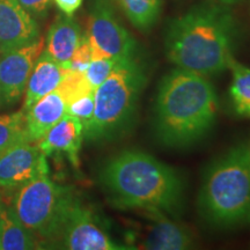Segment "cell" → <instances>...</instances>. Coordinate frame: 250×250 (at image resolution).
Returning <instances> with one entry per match:
<instances>
[{
    "instance_id": "cell-1",
    "label": "cell",
    "mask_w": 250,
    "mask_h": 250,
    "mask_svg": "<svg viewBox=\"0 0 250 250\" xmlns=\"http://www.w3.org/2000/svg\"><path fill=\"white\" fill-rule=\"evenodd\" d=\"M99 182L117 210L160 211L177 217L184 208V183L170 166L136 149H126L102 166Z\"/></svg>"
},
{
    "instance_id": "cell-2",
    "label": "cell",
    "mask_w": 250,
    "mask_h": 250,
    "mask_svg": "<svg viewBox=\"0 0 250 250\" xmlns=\"http://www.w3.org/2000/svg\"><path fill=\"white\" fill-rule=\"evenodd\" d=\"M214 86L195 72L174 68L162 78L153 109V130L166 147L182 149L199 143L217 121Z\"/></svg>"
},
{
    "instance_id": "cell-3",
    "label": "cell",
    "mask_w": 250,
    "mask_h": 250,
    "mask_svg": "<svg viewBox=\"0 0 250 250\" xmlns=\"http://www.w3.org/2000/svg\"><path fill=\"white\" fill-rule=\"evenodd\" d=\"M236 34L235 20L227 8L203 2L168 24L166 55L176 67L215 76L229 70Z\"/></svg>"
},
{
    "instance_id": "cell-4",
    "label": "cell",
    "mask_w": 250,
    "mask_h": 250,
    "mask_svg": "<svg viewBox=\"0 0 250 250\" xmlns=\"http://www.w3.org/2000/svg\"><path fill=\"white\" fill-rule=\"evenodd\" d=\"M198 211L215 228H233L250 219V148H230L208 168L198 196Z\"/></svg>"
},
{
    "instance_id": "cell-5",
    "label": "cell",
    "mask_w": 250,
    "mask_h": 250,
    "mask_svg": "<svg viewBox=\"0 0 250 250\" xmlns=\"http://www.w3.org/2000/svg\"><path fill=\"white\" fill-rule=\"evenodd\" d=\"M145 85V68L136 57L117 61L109 77L94 92V115L83 130V137L102 142L126 133L136 117Z\"/></svg>"
},
{
    "instance_id": "cell-6",
    "label": "cell",
    "mask_w": 250,
    "mask_h": 250,
    "mask_svg": "<svg viewBox=\"0 0 250 250\" xmlns=\"http://www.w3.org/2000/svg\"><path fill=\"white\" fill-rule=\"evenodd\" d=\"M76 197L73 190L55 183L45 173L19 188L12 197V208L40 249L50 248Z\"/></svg>"
},
{
    "instance_id": "cell-7",
    "label": "cell",
    "mask_w": 250,
    "mask_h": 250,
    "mask_svg": "<svg viewBox=\"0 0 250 250\" xmlns=\"http://www.w3.org/2000/svg\"><path fill=\"white\" fill-rule=\"evenodd\" d=\"M49 249L131 250L133 248L115 240L101 219L90 208L83 206L76 197Z\"/></svg>"
},
{
    "instance_id": "cell-8",
    "label": "cell",
    "mask_w": 250,
    "mask_h": 250,
    "mask_svg": "<svg viewBox=\"0 0 250 250\" xmlns=\"http://www.w3.org/2000/svg\"><path fill=\"white\" fill-rule=\"evenodd\" d=\"M86 35L92 49V59L107 57L120 61L136 57V42L117 21L108 0L94 1Z\"/></svg>"
},
{
    "instance_id": "cell-9",
    "label": "cell",
    "mask_w": 250,
    "mask_h": 250,
    "mask_svg": "<svg viewBox=\"0 0 250 250\" xmlns=\"http://www.w3.org/2000/svg\"><path fill=\"white\" fill-rule=\"evenodd\" d=\"M44 44L40 36L30 44L0 54V109L12 108L22 98Z\"/></svg>"
},
{
    "instance_id": "cell-10",
    "label": "cell",
    "mask_w": 250,
    "mask_h": 250,
    "mask_svg": "<svg viewBox=\"0 0 250 250\" xmlns=\"http://www.w3.org/2000/svg\"><path fill=\"white\" fill-rule=\"evenodd\" d=\"M49 173L46 156L37 143L22 142L0 153V191L15 192L41 174Z\"/></svg>"
},
{
    "instance_id": "cell-11",
    "label": "cell",
    "mask_w": 250,
    "mask_h": 250,
    "mask_svg": "<svg viewBox=\"0 0 250 250\" xmlns=\"http://www.w3.org/2000/svg\"><path fill=\"white\" fill-rule=\"evenodd\" d=\"M39 37L36 21L18 0H0V54L22 48Z\"/></svg>"
},
{
    "instance_id": "cell-12",
    "label": "cell",
    "mask_w": 250,
    "mask_h": 250,
    "mask_svg": "<svg viewBox=\"0 0 250 250\" xmlns=\"http://www.w3.org/2000/svg\"><path fill=\"white\" fill-rule=\"evenodd\" d=\"M149 219L138 242L139 248L151 250H186L195 242L189 230L164 212L144 211Z\"/></svg>"
},
{
    "instance_id": "cell-13",
    "label": "cell",
    "mask_w": 250,
    "mask_h": 250,
    "mask_svg": "<svg viewBox=\"0 0 250 250\" xmlns=\"http://www.w3.org/2000/svg\"><path fill=\"white\" fill-rule=\"evenodd\" d=\"M83 139V123L78 118L66 114L42 139L37 142V145L45 156L64 153L71 164L78 167Z\"/></svg>"
},
{
    "instance_id": "cell-14",
    "label": "cell",
    "mask_w": 250,
    "mask_h": 250,
    "mask_svg": "<svg viewBox=\"0 0 250 250\" xmlns=\"http://www.w3.org/2000/svg\"><path fill=\"white\" fill-rule=\"evenodd\" d=\"M67 114V104L57 89L46 94L24 112L30 142L37 143Z\"/></svg>"
},
{
    "instance_id": "cell-15",
    "label": "cell",
    "mask_w": 250,
    "mask_h": 250,
    "mask_svg": "<svg viewBox=\"0 0 250 250\" xmlns=\"http://www.w3.org/2000/svg\"><path fill=\"white\" fill-rule=\"evenodd\" d=\"M65 72H66V68L54 61L43 50L28 79L21 110L26 112L40 99L57 89L65 76Z\"/></svg>"
},
{
    "instance_id": "cell-16",
    "label": "cell",
    "mask_w": 250,
    "mask_h": 250,
    "mask_svg": "<svg viewBox=\"0 0 250 250\" xmlns=\"http://www.w3.org/2000/svg\"><path fill=\"white\" fill-rule=\"evenodd\" d=\"M83 39L79 24L68 15H58L46 36L44 51L61 65L70 61Z\"/></svg>"
},
{
    "instance_id": "cell-17",
    "label": "cell",
    "mask_w": 250,
    "mask_h": 250,
    "mask_svg": "<svg viewBox=\"0 0 250 250\" xmlns=\"http://www.w3.org/2000/svg\"><path fill=\"white\" fill-rule=\"evenodd\" d=\"M0 242L2 250L40 249L36 239L21 224L12 205L2 199L0 204Z\"/></svg>"
},
{
    "instance_id": "cell-18",
    "label": "cell",
    "mask_w": 250,
    "mask_h": 250,
    "mask_svg": "<svg viewBox=\"0 0 250 250\" xmlns=\"http://www.w3.org/2000/svg\"><path fill=\"white\" fill-rule=\"evenodd\" d=\"M229 70L232 71L229 87L232 107L237 116L250 118V67L234 59Z\"/></svg>"
},
{
    "instance_id": "cell-19",
    "label": "cell",
    "mask_w": 250,
    "mask_h": 250,
    "mask_svg": "<svg viewBox=\"0 0 250 250\" xmlns=\"http://www.w3.org/2000/svg\"><path fill=\"white\" fill-rule=\"evenodd\" d=\"M130 22L139 30H149L160 17L161 0H118Z\"/></svg>"
},
{
    "instance_id": "cell-20",
    "label": "cell",
    "mask_w": 250,
    "mask_h": 250,
    "mask_svg": "<svg viewBox=\"0 0 250 250\" xmlns=\"http://www.w3.org/2000/svg\"><path fill=\"white\" fill-rule=\"evenodd\" d=\"M22 142H30L26 130L24 112L20 110L0 115V153Z\"/></svg>"
},
{
    "instance_id": "cell-21",
    "label": "cell",
    "mask_w": 250,
    "mask_h": 250,
    "mask_svg": "<svg viewBox=\"0 0 250 250\" xmlns=\"http://www.w3.org/2000/svg\"><path fill=\"white\" fill-rule=\"evenodd\" d=\"M57 90L66 101V104L81 95L94 92L86 79L85 72H77L70 68H66L65 76L57 87Z\"/></svg>"
},
{
    "instance_id": "cell-22",
    "label": "cell",
    "mask_w": 250,
    "mask_h": 250,
    "mask_svg": "<svg viewBox=\"0 0 250 250\" xmlns=\"http://www.w3.org/2000/svg\"><path fill=\"white\" fill-rule=\"evenodd\" d=\"M116 62V59L107 57L95 58L90 61V64L85 71V76L94 92L109 77Z\"/></svg>"
},
{
    "instance_id": "cell-23",
    "label": "cell",
    "mask_w": 250,
    "mask_h": 250,
    "mask_svg": "<svg viewBox=\"0 0 250 250\" xmlns=\"http://www.w3.org/2000/svg\"><path fill=\"white\" fill-rule=\"evenodd\" d=\"M94 107H95L94 92H90L68 103L67 114L78 118L83 123V130H85L93 118Z\"/></svg>"
},
{
    "instance_id": "cell-24",
    "label": "cell",
    "mask_w": 250,
    "mask_h": 250,
    "mask_svg": "<svg viewBox=\"0 0 250 250\" xmlns=\"http://www.w3.org/2000/svg\"><path fill=\"white\" fill-rule=\"evenodd\" d=\"M90 61H92V49H90L88 37L83 35L70 61L62 66L77 72H85L90 64Z\"/></svg>"
},
{
    "instance_id": "cell-25",
    "label": "cell",
    "mask_w": 250,
    "mask_h": 250,
    "mask_svg": "<svg viewBox=\"0 0 250 250\" xmlns=\"http://www.w3.org/2000/svg\"><path fill=\"white\" fill-rule=\"evenodd\" d=\"M18 1L30 15L44 17L51 6L52 0H18Z\"/></svg>"
},
{
    "instance_id": "cell-26",
    "label": "cell",
    "mask_w": 250,
    "mask_h": 250,
    "mask_svg": "<svg viewBox=\"0 0 250 250\" xmlns=\"http://www.w3.org/2000/svg\"><path fill=\"white\" fill-rule=\"evenodd\" d=\"M57 7L62 12V14L72 17L80 8L83 0H54Z\"/></svg>"
},
{
    "instance_id": "cell-27",
    "label": "cell",
    "mask_w": 250,
    "mask_h": 250,
    "mask_svg": "<svg viewBox=\"0 0 250 250\" xmlns=\"http://www.w3.org/2000/svg\"><path fill=\"white\" fill-rule=\"evenodd\" d=\"M219 1L224 5H233V4H236V2H239L240 0H219Z\"/></svg>"
},
{
    "instance_id": "cell-28",
    "label": "cell",
    "mask_w": 250,
    "mask_h": 250,
    "mask_svg": "<svg viewBox=\"0 0 250 250\" xmlns=\"http://www.w3.org/2000/svg\"><path fill=\"white\" fill-rule=\"evenodd\" d=\"M0 204H1V191H0Z\"/></svg>"
},
{
    "instance_id": "cell-29",
    "label": "cell",
    "mask_w": 250,
    "mask_h": 250,
    "mask_svg": "<svg viewBox=\"0 0 250 250\" xmlns=\"http://www.w3.org/2000/svg\"><path fill=\"white\" fill-rule=\"evenodd\" d=\"M0 249H1V242H0Z\"/></svg>"
},
{
    "instance_id": "cell-30",
    "label": "cell",
    "mask_w": 250,
    "mask_h": 250,
    "mask_svg": "<svg viewBox=\"0 0 250 250\" xmlns=\"http://www.w3.org/2000/svg\"><path fill=\"white\" fill-rule=\"evenodd\" d=\"M249 148H250V145H249Z\"/></svg>"
}]
</instances>
